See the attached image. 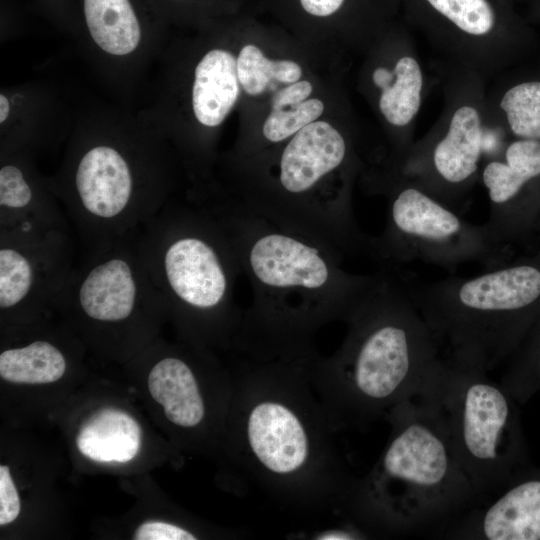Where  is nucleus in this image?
Instances as JSON below:
<instances>
[{"label": "nucleus", "mask_w": 540, "mask_h": 540, "mask_svg": "<svg viewBox=\"0 0 540 540\" xmlns=\"http://www.w3.org/2000/svg\"><path fill=\"white\" fill-rule=\"evenodd\" d=\"M316 352L294 360L244 356L227 418L230 448L245 475L284 505L342 514L356 477L310 383Z\"/></svg>", "instance_id": "2"}, {"label": "nucleus", "mask_w": 540, "mask_h": 540, "mask_svg": "<svg viewBox=\"0 0 540 540\" xmlns=\"http://www.w3.org/2000/svg\"><path fill=\"white\" fill-rule=\"evenodd\" d=\"M312 84L307 80L291 83L274 94L271 101L272 110L297 106L307 100L312 92Z\"/></svg>", "instance_id": "29"}, {"label": "nucleus", "mask_w": 540, "mask_h": 540, "mask_svg": "<svg viewBox=\"0 0 540 540\" xmlns=\"http://www.w3.org/2000/svg\"><path fill=\"white\" fill-rule=\"evenodd\" d=\"M374 248L382 267L411 260L445 267L472 261L490 266L505 259L504 248L484 225L464 220L415 184L403 185L391 195L386 226L374 238Z\"/></svg>", "instance_id": "10"}, {"label": "nucleus", "mask_w": 540, "mask_h": 540, "mask_svg": "<svg viewBox=\"0 0 540 540\" xmlns=\"http://www.w3.org/2000/svg\"><path fill=\"white\" fill-rule=\"evenodd\" d=\"M414 397L440 424L477 504L526 471L514 398L487 373L452 366L441 358Z\"/></svg>", "instance_id": "8"}, {"label": "nucleus", "mask_w": 540, "mask_h": 540, "mask_svg": "<svg viewBox=\"0 0 540 540\" xmlns=\"http://www.w3.org/2000/svg\"><path fill=\"white\" fill-rule=\"evenodd\" d=\"M413 15L466 36L487 37L516 22L508 0H408Z\"/></svg>", "instance_id": "20"}, {"label": "nucleus", "mask_w": 540, "mask_h": 540, "mask_svg": "<svg viewBox=\"0 0 540 540\" xmlns=\"http://www.w3.org/2000/svg\"><path fill=\"white\" fill-rule=\"evenodd\" d=\"M166 23L151 0H71L68 29L104 79L130 88L157 58Z\"/></svg>", "instance_id": "11"}, {"label": "nucleus", "mask_w": 540, "mask_h": 540, "mask_svg": "<svg viewBox=\"0 0 540 540\" xmlns=\"http://www.w3.org/2000/svg\"><path fill=\"white\" fill-rule=\"evenodd\" d=\"M55 98L35 85L5 87L0 93L1 153L33 151L57 117Z\"/></svg>", "instance_id": "17"}, {"label": "nucleus", "mask_w": 540, "mask_h": 540, "mask_svg": "<svg viewBox=\"0 0 540 540\" xmlns=\"http://www.w3.org/2000/svg\"><path fill=\"white\" fill-rule=\"evenodd\" d=\"M489 267L471 277L407 286L439 356L485 373L517 351L540 317V256Z\"/></svg>", "instance_id": "6"}, {"label": "nucleus", "mask_w": 540, "mask_h": 540, "mask_svg": "<svg viewBox=\"0 0 540 540\" xmlns=\"http://www.w3.org/2000/svg\"><path fill=\"white\" fill-rule=\"evenodd\" d=\"M147 225L137 248L163 303L234 348L243 314L234 288L242 271L219 222L202 204L163 207Z\"/></svg>", "instance_id": "7"}, {"label": "nucleus", "mask_w": 540, "mask_h": 540, "mask_svg": "<svg viewBox=\"0 0 540 540\" xmlns=\"http://www.w3.org/2000/svg\"><path fill=\"white\" fill-rule=\"evenodd\" d=\"M64 229L1 230L0 308L60 297L71 272Z\"/></svg>", "instance_id": "12"}, {"label": "nucleus", "mask_w": 540, "mask_h": 540, "mask_svg": "<svg viewBox=\"0 0 540 540\" xmlns=\"http://www.w3.org/2000/svg\"><path fill=\"white\" fill-rule=\"evenodd\" d=\"M500 107L514 135L540 141V81L514 85L503 95Z\"/></svg>", "instance_id": "24"}, {"label": "nucleus", "mask_w": 540, "mask_h": 540, "mask_svg": "<svg viewBox=\"0 0 540 540\" xmlns=\"http://www.w3.org/2000/svg\"><path fill=\"white\" fill-rule=\"evenodd\" d=\"M52 181L36 171L31 151L1 153V230L63 229Z\"/></svg>", "instance_id": "15"}, {"label": "nucleus", "mask_w": 540, "mask_h": 540, "mask_svg": "<svg viewBox=\"0 0 540 540\" xmlns=\"http://www.w3.org/2000/svg\"><path fill=\"white\" fill-rule=\"evenodd\" d=\"M20 499L9 467L0 466V525L14 521L20 513Z\"/></svg>", "instance_id": "28"}, {"label": "nucleus", "mask_w": 540, "mask_h": 540, "mask_svg": "<svg viewBox=\"0 0 540 540\" xmlns=\"http://www.w3.org/2000/svg\"><path fill=\"white\" fill-rule=\"evenodd\" d=\"M237 59L227 49L215 47L196 63L190 88V109L206 129L219 127L240 95Z\"/></svg>", "instance_id": "16"}, {"label": "nucleus", "mask_w": 540, "mask_h": 540, "mask_svg": "<svg viewBox=\"0 0 540 540\" xmlns=\"http://www.w3.org/2000/svg\"><path fill=\"white\" fill-rule=\"evenodd\" d=\"M388 441L371 470L357 478L342 515L371 538L445 526L477 504L440 424L416 397L390 409Z\"/></svg>", "instance_id": "5"}, {"label": "nucleus", "mask_w": 540, "mask_h": 540, "mask_svg": "<svg viewBox=\"0 0 540 540\" xmlns=\"http://www.w3.org/2000/svg\"><path fill=\"white\" fill-rule=\"evenodd\" d=\"M535 228L540 229V211H539V214H538L534 229Z\"/></svg>", "instance_id": "32"}, {"label": "nucleus", "mask_w": 540, "mask_h": 540, "mask_svg": "<svg viewBox=\"0 0 540 540\" xmlns=\"http://www.w3.org/2000/svg\"><path fill=\"white\" fill-rule=\"evenodd\" d=\"M483 150V131L479 112L472 106H461L453 114L445 136L431 153L434 173L449 186V206L453 207L457 187L469 182L478 170Z\"/></svg>", "instance_id": "18"}, {"label": "nucleus", "mask_w": 540, "mask_h": 540, "mask_svg": "<svg viewBox=\"0 0 540 540\" xmlns=\"http://www.w3.org/2000/svg\"><path fill=\"white\" fill-rule=\"evenodd\" d=\"M161 19L167 24L183 17H209L230 5L229 0H151Z\"/></svg>", "instance_id": "26"}, {"label": "nucleus", "mask_w": 540, "mask_h": 540, "mask_svg": "<svg viewBox=\"0 0 540 540\" xmlns=\"http://www.w3.org/2000/svg\"><path fill=\"white\" fill-rule=\"evenodd\" d=\"M504 157V161H490L482 171L490 200L489 218L484 227L501 247L535 227L539 208L523 193L540 178V141H513Z\"/></svg>", "instance_id": "13"}, {"label": "nucleus", "mask_w": 540, "mask_h": 540, "mask_svg": "<svg viewBox=\"0 0 540 540\" xmlns=\"http://www.w3.org/2000/svg\"><path fill=\"white\" fill-rule=\"evenodd\" d=\"M527 472L488 501L467 510L437 535L451 539L539 540L540 473Z\"/></svg>", "instance_id": "14"}, {"label": "nucleus", "mask_w": 540, "mask_h": 540, "mask_svg": "<svg viewBox=\"0 0 540 540\" xmlns=\"http://www.w3.org/2000/svg\"><path fill=\"white\" fill-rule=\"evenodd\" d=\"M44 10L64 27H68L71 0H38Z\"/></svg>", "instance_id": "31"}, {"label": "nucleus", "mask_w": 540, "mask_h": 540, "mask_svg": "<svg viewBox=\"0 0 540 540\" xmlns=\"http://www.w3.org/2000/svg\"><path fill=\"white\" fill-rule=\"evenodd\" d=\"M240 85L249 95H259L274 79L281 83H295L302 76L301 67L294 61H273L255 45H245L237 57Z\"/></svg>", "instance_id": "23"}, {"label": "nucleus", "mask_w": 540, "mask_h": 540, "mask_svg": "<svg viewBox=\"0 0 540 540\" xmlns=\"http://www.w3.org/2000/svg\"><path fill=\"white\" fill-rule=\"evenodd\" d=\"M315 540H361L371 536L355 523L345 520L341 525L321 529L310 534Z\"/></svg>", "instance_id": "30"}, {"label": "nucleus", "mask_w": 540, "mask_h": 540, "mask_svg": "<svg viewBox=\"0 0 540 540\" xmlns=\"http://www.w3.org/2000/svg\"><path fill=\"white\" fill-rule=\"evenodd\" d=\"M229 238L252 289L234 348L253 359L294 360L317 351L316 332L348 318L379 272L354 274L311 240L236 200L204 204Z\"/></svg>", "instance_id": "1"}, {"label": "nucleus", "mask_w": 540, "mask_h": 540, "mask_svg": "<svg viewBox=\"0 0 540 540\" xmlns=\"http://www.w3.org/2000/svg\"><path fill=\"white\" fill-rule=\"evenodd\" d=\"M323 111V102L315 98L297 106L271 110L262 127V134L269 142H281L316 121Z\"/></svg>", "instance_id": "25"}, {"label": "nucleus", "mask_w": 540, "mask_h": 540, "mask_svg": "<svg viewBox=\"0 0 540 540\" xmlns=\"http://www.w3.org/2000/svg\"><path fill=\"white\" fill-rule=\"evenodd\" d=\"M187 360L180 356L161 359L148 375V388L166 418L189 430L204 423L207 404L197 373Z\"/></svg>", "instance_id": "19"}, {"label": "nucleus", "mask_w": 540, "mask_h": 540, "mask_svg": "<svg viewBox=\"0 0 540 540\" xmlns=\"http://www.w3.org/2000/svg\"><path fill=\"white\" fill-rule=\"evenodd\" d=\"M165 137L142 112H85L52 181L59 199L85 230L107 242L147 224L171 186Z\"/></svg>", "instance_id": "4"}, {"label": "nucleus", "mask_w": 540, "mask_h": 540, "mask_svg": "<svg viewBox=\"0 0 540 540\" xmlns=\"http://www.w3.org/2000/svg\"><path fill=\"white\" fill-rule=\"evenodd\" d=\"M372 79L381 90L379 109L385 119L398 127L409 124L421 105L423 75L417 60L403 56L392 70L375 69Z\"/></svg>", "instance_id": "21"}, {"label": "nucleus", "mask_w": 540, "mask_h": 540, "mask_svg": "<svg viewBox=\"0 0 540 540\" xmlns=\"http://www.w3.org/2000/svg\"><path fill=\"white\" fill-rule=\"evenodd\" d=\"M65 370L62 352L47 341H34L0 354V376L12 383H51L59 380Z\"/></svg>", "instance_id": "22"}, {"label": "nucleus", "mask_w": 540, "mask_h": 540, "mask_svg": "<svg viewBox=\"0 0 540 540\" xmlns=\"http://www.w3.org/2000/svg\"><path fill=\"white\" fill-rule=\"evenodd\" d=\"M345 323L338 350L315 353L307 371L335 428L365 430L413 398L441 357L408 287L390 268H381Z\"/></svg>", "instance_id": "3"}, {"label": "nucleus", "mask_w": 540, "mask_h": 540, "mask_svg": "<svg viewBox=\"0 0 540 540\" xmlns=\"http://www.w3.org/2000/svg\"><path fill=\"white\" fill-rule=\"evenodd\" d=\"M134 540H196L198 537L180 526L161 522L147 521L134 533Z\"/></svg>", "instance_id": "27"}, {"label": "nucleus", "mask_w": 540, "mask_h": 540, "mask_svg": "<svg viewBox=\"0 0 540 540\" xmlns=\"http://www.w3.org/2000/svg\"><path fill=\"white\" fill-rule=\"evenodd\" d=\"M346 158L347 144L340 132L328 122L314 121L295 133L283 148L276 186L236 201L333 256H351L363 246L366 235L351 207L324 188Z\"/></svg>", "instance_id": "9"}]
</instances>
